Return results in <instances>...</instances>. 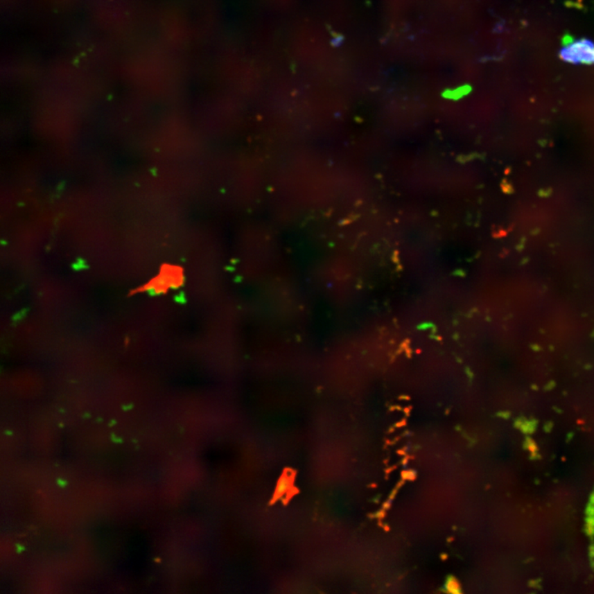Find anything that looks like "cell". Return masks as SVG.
Segmentation results:
<instances>
[{"instance_id": "1", "label": "cell", "mask_w": 594, "mask_h": 594, "mask_svg": "<svg viewBox=\"0 0 594 594\" xmlns=\"http://www.w3.org/2000/svg\"><path fill=\"white\" fill-rule=\"evenodd\" d=\"M564 47L560 58L564 62L574 64L594 63V43L587 38L573 40L569 35L563 39Z\"/></svg>"}, {"instance_id": "2", "label": "cell", "mask_w": 594, "mask_h": 594, "mask_svg": "<svg viewBox=\"0 0 594 594\" xmlns=\"http://www.w3.org/2000/svg\"><path fill=\"white\" fill-rule=\"evenodd\" d=\"M183 279L181 271L173 270L172 268L163 270L160 274L147 284L146 290H152L153 292L159 293L166 292L168 288L177 287Z\"/></svg>"}, {"instance_id": "3", "label": "cell", "mask_w": 594, "mask_h": 594, "mask_svg": "<svg viewBox=\"0 0 594 594\" xmlns=\"http://www.w3.org/2000/svg\"><path fill=\"white\" fill-rule=\"evenodd\" d=\"M292 484V479L290 475H284L279 480V485L277 488V496L280 497L283 494L287 493Z\"/></svg>"}, {"instance_id": "4", "label": "cell", "mask_w": 594, "mask_h": 594, "mask_svg": "<svg viewBox=\"0 0 594 594\" xmlns=\"http://www.w3.org/2000/svg\"><path fill=\"white\" fill-rule=\"evenodd\" d=\"M446 588H448L449 592L457 593L459 592L458 588L460 587L456 580L451 579L448 582V585H446Z\"/></svg>"}]
</instances>
